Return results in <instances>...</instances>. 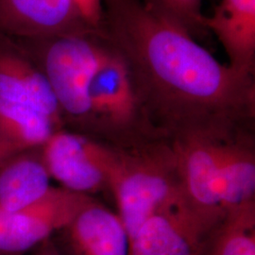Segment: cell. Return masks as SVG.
Wrapping results in <instances>:
<instances>
[{
  "instance_id": "cell-2",
  "label": "cell",
  "mask_w": 255,
  "mask_h": 255,
  "mask_svg": "<svg viewBox=\"0 0 255 255\" xmlns=\"http://www.w3.org/2000/svg\"><path fill=\"white\" fill-rule=\"evenodd\" d=\"M13 41L46 76L60 106L64 126L69 125L72 130L87 135L89 87L110 50L102 32Z\"/></svg>"
},
{
  "instance_id": "cell-12",
  "label": "cell",
  "mask_w": 255,
  "mask_h": 255,
  "mask_svg": "<svg viewBox=\"0 0 255 255\" xmlns=\"http://www.w3.org/2000/svg\"><path fill=\"white\" fill-rule=\"evenodd\" d=\"M219 195L225 213L255 202L254 127L238 128L220 139Z\"/></svg>"
},
{
  "instance_id": "cell-13",
  "label": "cell",
  "mask_w": 255,
  "mask_h": 255,
  "mask_svg": "<svg viewBox=\"0 0 255 255\" xmlns=\"http://www.w3.org/2000/svg\"><path fill=\"white\" fill-rule=\"evenodd\" d=\"M203 24L223 46L229 66L255 77V0H220Z\"/></svg>"
},
{
  "instance_id": "cell-3",
  "label": "cell",
  "mask_w": 255,
  "mask_h": 255,
  "mask_svg": "<svg viewBox=\"0 0 255 255\" xmlns=\"http://www.w3.org/2000/svg\"><path fill=\"white\" fill-rule=\"evenodd\" d=\"M116 148L110 191L128 240L157 210L182 195L177 157L168 139Z\"/></svg>"
},
{
  "instance_id": "cell-19",
  "label": "cell",
  "mask_w": 255,
  "mask_h": 255,
  "mask_svg": "<svg viewBox=\"0 0 255 255\" xmlns=\"http://www.w3.org/2000/svg\"><path fill=\"white\" fill-rule=\"evenodd\" d=\"M34 255H66L62 251L61 247L59 246L52 237L46 239L40 245H38L36 253Z\"/></svg>"
},
{
  "instance_id": "cell-15",
  "label": "cell",
  "mask_w": 255,
  "mask_h": 255,
  "mask_svg": "<svg viewBox=\"0 0 255 255\" xmlns=\"http://www.w3.org/2000/svg\"><path fill=\"white\" fill-rule=\"evenodd\" d=\"M60 129L39 110L0 99V144L19 152L39 148Z\"/></svg>"
},
{
  "instance_id": "cell-9",
  "label": "cell",
  "mask_w": 255,
  "mask_h": 255,
  "mask_svg": "<svg viewBox=\"0 0 255 255\" xmlns=\"http://www.w3.org/2000/svg\"><path fill=\"white\" fill-rule=\"evenodd\" d=\"M91 31L71 0H0V34L12 40Z\"/></svg>"
},
{
  "instance_id": "cell-10",
  "label": "cell",
  "mask_w": 255,
  "mask_h": 255,
  "mask_svg": "<svg viewBox=\"0 0 255 255\" xmlns=\"http://www.w3.org/2000/svg\"><path fill=\"white\" fill-rule=\"evenodd\" d=\"M0 99L44 113L60 128L63 115L46 76L11 39L0 34Z\"/></svg>"
},
{
  "instance_id": "cell-11",
  "label": "cell",
  "mask_w": 255,
  "mask_h": 255,
  "mask_svg": "<svg viewBox=\"0 0 255 255\" xmlns=\"http://www.w3.org/2000/svg\"><path fill=\"white\" fill-rule=\"evenodd\" d=\"M60 232L66 255H128V237L119 214L92 198Z\"/></svg>"
},
{
  "instance_id": "cell-16",
  "label": "cell",
  "mask_w": 255,
  "mask_h": 255,
  "mask_svg": "<svg viewBox=\"0 0 255 255\" xmlns=\"http://www.w3.org/2000/svg\"><path fill=\"white\" fill-rule=\"evenodd\" d=\"M204 255H255V201L226 212Z\"/></svg>"
},
{
  "instance_id": "cell-7",
  "label": "cell",
  "mask_w": 255,
  "mask_h": 255,
  "mask_svg": "<svg viewBox=\"0 0 255 255\" xmlns=\"http://www.w3.org/2000/svg\"><path fill=\"white\" fill-rule=\"evenodd\" d=\"M91 196L52 187L44 197L14 212L0 211V255H22L64 228Z\"/></svg>"
},
{
  "instance_id": "cell-18",
  "label": "cell",
  "mask_w": 255,
  "mask_h": 255,
  "mask_svg": "<svg viewBox=\"0 0 255 255\" xmlns=\"http://www.w3.org/2000/svg\"><path fill=\"white\" fill-rule=\"evenodd\" d=\"M74 7L89 27L101 31L103 22V0H71Z\"/></svg>"
},
{
  "instance_id": "cell-4",
  "label": "cell",
  "mask_w": 255,
  "mask_h": 255,
  "mask_svg": "<svg viewBox=\"0 0 255 255\" xmlns=\"http://www.w3.org/2000/svg\"><path fill=\"white\" fill-rule=\"evenodd\" d=\"M88 97L87 135L117 147L159 138L146 121L127 64L111 46L92 80Z\"/></svg>"
},
{
  "instance_id": "cell-17",
  "label": "cell",
  "mask_w": 255,
  "mask_h": 255,
  "mask_svg": "<svg viewBox=\"0 0 255 255\" xmlns=\"http://www.w3.org/2000/svg\"><path fill=\"white\" fill-rule=\"evenodd\" d=\"M184 27L195 39L205 32L202 0H143Z\"/></svg>"
},
{
  "instance_id": "cell-20",
  "label": "cell",
  "mask_w": 255,
  "mask_h": 255,
  "mask_svg": "<svg viewBox=\"0 0 255 255\" xmlns=\"http://www.w3.org/2000/svg\"><path fill=\"white\" fill-rule=\"evenodd\" d=\"M15 153H18V151H15L8 146L0 144V164L2 162H4L7 158H9L11 155L15 154Z\"/></svg>"
},
{
  "instance_id": "cell-5",
  "label": "cell",
  "mask_w": 255,
  "mask_h": 255,
  "mask_svg": "<svg viewBox=\"0 0 255 255\" xmlns=\"http://www.w3.org/2000/svg\"><path fill=\"white\" fill-rule=\"evenodd\" d=\"M40 152L50 178L65 189L88 196L110 190L115 146L63 128L51 135Z\"/></svg>"
},
{
  "instance_id": "cell-8",
  "label": "cell",
  "mask_w": 255,
  "mask_h": 255,
  "mask_svg": "<svg viewBox=\"0 0 255 255\" xmlns=\"http://www.w3.org/2000/svg\"><path fill=\"white\" fill-rule=\"evenodd\" d=\"M222 137L192 132L170 140L184 197L201 213L219 218L226 215L219 195V142Z\"/></svg>"
},
{
  "instance_id": "cell-6",
  "label": "cell",
  "mask_w": 255,
  "mask_h": 255,
  "mask_svg": "<svg viewBox=\"0 0 255 255\" xmlns=\"http://www.w3.org/2000/svg\"><path fill=\"white\" fill-rule=\"evenodd\" d=\"M223 219L201 213L182 194L145 220L128 240V255H204Z\"/></svg>"
},
{
  "instance_id": "cell-14",
  "label": "cell",
  "mask_w": 255,
  "mask_h": 255,
  "mask_svg": "<svg viewBox=\"0 0 255 255\" xmlns=\"http://www.w3.org/2000/svg\"><path fill=\"white\" fill-rule=\"evenodd\" d=\"M50 176L40 147L11 155L0 164V211L14 212L44 197Z\"/></svg>"
},
{
  "instance_id": "cell-1",
  "label": "cell",
  "mask_w": 255,
  "mask_h": 255,
  "mask_svg": "<svg viewBox=\"0 0 255 255\" xmlns=\"http://www.w3.org/2000/svg\"><path fill=\"white\" fill-rule=\"evenodd\" d=\"M101 32L127 64L155 135L254 127V76L239 73L143 0H103Z\"/></svg>"
},
{
  "instance_id": "cell-21",
  "label": "cell",
  "mask_w": 255,
  "mask_h": 255,
  "mask_svg": "<svg viewBox=\"0 0 255 255\" xmlns=\"http://www.w3.org/2000/svg\"></svg>"
}]
</instances>
